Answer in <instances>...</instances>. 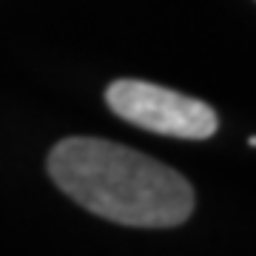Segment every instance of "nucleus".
Returning <instances> with one entry per match:
<instances>
[{"instance_id":"nucleus-1","label":"nucleus","mask_w":256,"mask_h":256,"mask_svg":"<svg viewBox=\"0 0 256 256\" xmlns=\"http://www.w3.org/2000/svg\"><path fill=\"white\" fill-rule=\"evenodd\" d=\"M48 174L77 205L128 228H174L194 210V188L182 174L108 140L57 142Z\"/></svg>"},{"instance_id":"nucleus-2","label":"nucleus","mask_w":256,"mask_h":256,"mask_svg":"<svg viewBox=\"0 0 256 256\" xmlns=\"http://www.w3.org/2000/svg\"><path fill=\"white\" fill-rule=\"evenodd\" d=\"M106 102L120 120L165 137L208 140L216 131L208 102L146 80H114L106 88Z\"/></svg>"}]
</instances>
